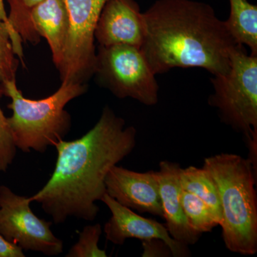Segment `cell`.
I'll use <instances>...</instances> for the list:
<instances>
[{"instance_id": "obj_21", "label": "cell", "mask_w": 257, "mask_h": 257, "mask_svg": "<svg viewBox=\"0 0 257 257\" xmlns=\"http://www.w3.org/2000/svg\"><path fill=\"white\" fill-rule=\"evenodd\" d=\"M143 256H172L170 247L162 240L152 239L148 241H143Z\"/></svg>"}, {"instance_id": "obj_9", "label": "cell", "mask_w": 257, "mask_h": 257, "mask_svg": "<svg viewBox=\"0 0 257 257\" xmlns=\"http://www.w3.org/2000/svg\"><path fill=\"white\" fill-rule=\"evenodd\" d=\"M101 201L107 206L111 214L104 227L108 241L114 244L122 245L127 239H138L142 241L160 239L170 247L172 256H190L188 246L174 239L165 224L139 215L106 193Z\"/></svg>"}, {"instance_id": "obj_14", "label": "cell", "mask_w": 257, "mask_h": 257, "mask_svg": "<svg viewBox=\"0 0 257 257\" xmlns=\"http://www.w3.org/2000/svg\"><path fill=\"white\" fill-rule=\"evenodd\" d=\"M230 15L224 21L229 33L239 45H246L257 55V6L247 0H229Z\"/></svg>"}, {"instance_id": "obj_12", "label": "cell", "mask_w": 257, "mask_h": 257, "mask_svg": "<svg viewBox=\"0 0 257 257\" xmlns=\"http://www.w3.org/2000/svg\"><path fill=\"white\" fill-rule=\"evenodd\" d=\"M181 168L177 162L162 161L156 174L166 227L174 239L189 246L197 243L202 234L189 226L184 215L180 198Z\"/></svg>"}, {"instance_id": "obj_2", "label": "cell", "mask_w": 257, "mask_h": 257, "mask_svg": "<svg viewBox=\"0 0 257 257\" xmlns=\"http://www.w3.org/2000/svg\"><path fill=\"white\" fill-rule=\"evenodd\" d=\"M140 49L155 74L175 67H199L226 74L236 45L211 5L194 0H157L143 13Z\"/></svg>"}, {"instance_id": "obj_6", "label": "cell", "mask_w": 257, "mask_h": 257, "mask_svg": "<svg viewBox=\"0 0 257 257\" xmlns=\"http://www.w3.org/2000/svg\"><path fill=\"white\" fill-rule=\"evenodd\" d=\"M94 75L99 84L119 99L132 98L146 106L158 103L156 74L140 47L128 45L99 46Z\"/></svg>"}, {"instance_id": "obj_7", "label": "cell", "mask_w": 257, "mask_h": 257, "mask_svg": "<svg viewBox=\"0 0 257 257\" xmlns=\"http://www.w3.org/2000/svg\"><path fill=\"white\" fill-rule=\"evenodd\" d=\"M69 15L67 46L60 72L62 83L87 84L95 72L94 31L106 0H64Z\"/></svg>"}, {"instance_id": "obj_3", "label": "cell", "mask_w": 257, "mask_h": 257, "mask_svg": "<svg viewBox=\"0 0 257 257\" xmlns=\"http://www.w3.org/2000/svg\"><path fill=\"white\" fill-rule=\"evenodd\" d=\"M219 193L222 239L231 252H257V172L251 162L236 154L221 153L204 159Z\"/></svg>"}, {"instance_id": "obj_10", "label": "cell", "mask_w": 257, "mask_h": 257, "mask_svg": "<svg viewBox=\"0 0 257 257\" xmlns=\"http://www.w3.org/2000/svg\"><path fill=\"white\" fill-rule=\"evenodd\" d=\"M106 194L138 212L163 217L156 172H138L115 165L105 179Z\"/></svg>"}, {"instance_id": "obj_17", "label": "cell", "mask_w": 257, "mask_h": 257, "mask_svg": "<svg viewBox=\"0 0 257 257\" xmlns=\"http://www.w3.org/2000/svg\"><path fill=\"white\" fill-rule=\"evenodd\" d=\"M102 233L101 224L85 226L79 234V240L69 250L66 257H106L105 250L98 246Z\"/></svg>"}, {"instance_id": "obj_16", "label": "cell", "mask_w": 257, "mask_h": 257, "mask_svg": "<svg viewBox=\"0 0 257 257\" xmlns=\"http://www.w3.org/2000/svg\"><path fill=\"white\" fill-rule=\"evenodd\" d=\"M180 198L184 215L193 229L203 234L211 232L219 226L210 209L202 199L182 189Z\"/></svg>"}, {"instance_id": "obj_19", "label": "cell", "mask_w": 257, "mask_h": 257, "mask_svg": "<svg viewBox=\"0 0 257 257\" xmlns=\"http://www.w3.org/2000/svg\"><path fill=\"white\" fill-rule=\"evenodd\" d=\"M3 95L0 86V99ZM17 147L10 132L8 117L0 105V173L6 172L16 156Z\"/></svg>"}, {"instance_id": "obj_22", "label": "cell", "mask_w": 257, "mask_h": 257, "mask_svg": "<svg viewBox=\"0 0 257 257\" xmlns=\"http://www.w3.org/2000/svg\"><path fill=\"white\" fill-rule=\"evenodd\" d=\"M0 20L4 22L9 28L12 45H13L15 55L18 56L20 60L23 61L24 56L23 45H22L23 40H22L20 35L10 26L9 21H8V14H7L6 10H5L4 0H0Z\"/></svg>"}, {"instance_id": "obj_8", "label": "cell", "mask_w": 257, "mask_h": 257, "mask_svg": "<svg viewBox=\"0 0 257 257\" xmlns=\"http://www.w3.org/2000/svg\"><path fill=\"white\" fill-rule=\"evenodd\" d=\"M30 197L18 195L0 186V234L26 251L57 256L63 252V241L50 229L52 222L40 219L30 207Z\"/></svg>"}, {"instance_id": "obj_11", "label": "cell", "mask_w": 257, "mask_h": 257, "mask_svg": "<svg viewBox=\"0 0 257 257\" xmlns=\"http://www.w3.org/2000/svg\"><path fill=\"white\" fill-rule=\"evenodd\" d=\"M144 36L143 13L135 0H106L94 31L99 46L128 45L140 48Z\"/></svg>"}, {"instance_id": "obj_18", "label": "cell", "mask_w": 257, "mask_h": 257, "mask_svg": "<svg viewBox=\"0 0 257 257\" xmlns=\"http://www.w3.org/2000/svg\"><path fill=\"white\" fill-rule=\"evenodd\" d=\"M19 61L15 57L9 28L0 20V82L16 79Z\"/></svg>"}, {"instance_id": "obj_4", "label": "cell", "mask_w": 257, "mask_h": 257, "mask_svg": "<svg viewBox=\"0 0 257 257\" xmlns=\"http://www.w3.org/2000/svg\"><path fill=\"white\" fill-rule=\"evenodd\" d=\"M4 95L11 99L8 117L15 146L22 152L45 153L63 140L71 130L72 118L64 109L75 98L87 92V84L62 83L57 92L45 99L33 100L23 96L16 79L2 83Z\"/></svg>"}, {"instance_id": "obj_1", "label": "cell", "mask_w": 257, "mask_h": 257, "mask_svg": "<svg viewBox=\"0 0 257 257\" xmlns=\"http://www.w3.org/2000/svg\"><path fill=\"white\" fill-rule=\"evenodd\" d=\"M137 135L135 127L126 126L123 118L104 106L97 122L84 136L54 145L55 170L30 201L40 204L55 224L69 217L94 221L99 211L96 202L106 193V175L133 152Z\"/></svg>"}, {"instance_id": "obj_20", "label": "cell", "mask_w": 257, "mask_h": 257, "mask_svg": "<svg viewBox=\"0 0 257 257\" xmlns=\"http://www.w3.org/2000/svg\"><path fill=\"white\" fill-rule=\"evenodd\" d=\"M10 5L8 21L12 28L21 30L30 25V12L44 0H8Z\"/></svg>"}, {"instance_id": "obj_15", "label": "cell", "mask_w": 257, "mask_h": 257, "mask_svg": "<svg viewBox=\"0 0 257 257\" xmlns=\"http://www.w3.org/2000/svg\"><path fill=\"white\" fill-rule=\"evenodd\" d=\"M179 184L181 189L202 199L220 224L221 209L219 193L214 179L207 170L194 166L181 168Z\"/></svg>"}, {"instance_id": "obj_23", "label": "cell", "mask_w": 257, "mask_h": 257, "mask_svg": "<svg viewBox=\"0 0 257 257\" xmlns=\"http://www.w3.org/2000/svg\"><path fill=\"white\" fill-rule=\"evenodd\" d=\"M23 249L0 234V257H25Z\"/></svg>"}, {"instance_id": "obj_13", "label": "cell", "mask_w": 257, "mask_h": 257, "mask_svg": "<svg viewBox=\"0 0 257 257\" xmlns=\"http://www.w3.org/2000/svg\"><path fill=\"white\" fill-rule=\"evenodd\" d=\"M30 25L38 39H46L57 69L63 62L69 21L64 0H44L30 10Z\"/></svg>"}, {"instance_id": "obj_5", "label": "cell", "mask_w": 257, "mask_h": 257, "mask_svg": "<svg viewBox=\"0 0 257 257\" xmlns=\"http://www.w3.org/2000/svg\"><path fill=\"white\" fill-rule=\"evenodd\" d=\"M214 93L208 99L217 109L221 121L245 140L257 135V55L237 45L230 54L226 74L211 79Z\"/></svg>"}]
</instances>
